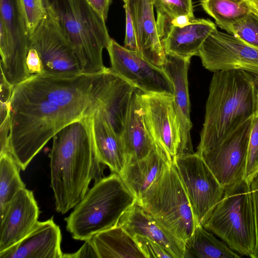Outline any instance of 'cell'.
<instances>
[{
    "mask_svg": "<svg viewBox=\"0 0 258 258\" xmlns=\"http://www.w3.org/2000/svg\"><path fill=\"white\" fill-rule=\"evenodd\" d=\"M91 116L68 124L53 137L49 154L51 186L56 210L62 214L82 200L93 179L102 178V163L95 146Z\"/></svg>",
    "mask_w": 258,
    "mask_h": 258,
    "instance_id": "7a4b0ae2",
    "label": "cell"
},
{
    "mask_svg": "<svg viewBox=\"0 0 258 258\" xmlns=\"http://www.w3.org/2000/svg\"><path fill=\"white\" fill-rule=\"evenodd\" d=\"M239 255L224 241L217 238L201 225L185 242L183 258H238Z\"/></svg>",
    "mask_w": 258,
    "mask_h": 258,
    "instance_id": "484cf974",
    "label": "cell"
},
{
    "mask_svg": "<svg viewBox=\"0 0 258 258\" xmlns=\"http://www.w3.org/2000/svg\"><path fill=\"white\" fill-rule=\"evenodd\" d=\"M251 10L258 14V1L249 0Z\"/></svg>",
    "mask_w": 258,
    "mask_h": 258,
    "instance_id": "ab89813d",
    "label": "cell"
},
{
    "mask_svg": "<svg viewBox=\"0 0 258 258\" xmlns=\"http://www.w3.org/2000/svg\"><path fill=\"white\" fill-rule=\"evenodd\" d=\"M123 7L125 14V34L124 47L130 50L138 53L136 32L132 18L127 6L124 5Z\"/></svg>",
    "mask_w": 258,
    "mask_h": 258,
    "instance_id": "836d02e7",
    "label": "cell"
},
{
    "mask_svg": "<svg viewBox=\"0 0 258 258\" xmlns=\"http://www.w3.org/2000/svg\"><path fill=\"white\" fill-rule=\"evenodd\" d=\"M201 5L217 25L229 34L233 25L251 11L249 0H201Z\"/></svg>",
    "mask_w": 258,
    "mask_h": 258,
    "instance_id": "4316f807",
    "label": "cell"
},
{
    "mask_svg": "<svg viewBox=\"0 0 258 258\" xmlns=\"http://www.w3.org/2000/svg\"><path fill=\"white\" fill-rule=\"evenodd\" d=\"M61 234L53 218L38 221L19 242L0 252V258H61Z\"/></svg>",
    "mask_w": 258,
    "mask_h": 258,
    "instance_id": "ac0fdd59",
    "label": "cell"
},
{
    "mask_svg": "<svg viewBox=\"0 0 258 258\" xmlns=\"http://www.w3.org/2000/svg\"><path fill=\"white\" fill-rule=\"evenodd\" d=\"M107 50L112 72L144 93L173 95L172 82L162 67L151 63L112 38Z\"/></svg>",
    "mask_w": 258,
    "mask_h": 258,
    "instance_id": "7c38bea8",
    "label": "cell"
},
{
    "mask_svg": "<svg viewBox=\"0 0 258 258\" xmlns=\"http://www.w3.org/2000/svg\"><path fill=\"white\" fill-rule=\"evenodd\" d=\"M44 7L73 49L82 74L106 71L102 51L111 40L104 19L86 0H42Z\"/></svg>",
    "mask_w": 258,
    "mask_h": 258,
    "instance_id": "277c9868",
    "label": "cell"
},
{
    "mask_svg": "<svg viewBox=\"0 0 258 258\" xmlns=\"http://www.w3.org/2000/svg\"><path fill=\"white\" fill-rule=\"evenodd\" d=\"M88 240L98 258H146L134 238L119 225L99 232Z\"/></svg>",
    "mask_w": 258,
    "mask_h": 258,
    "instance_id": "d4e9b609",
    "label": "cell"
},
{
    "mask_svg": "<svg viewBox=\"0 0 258 258\" xmlns=\"http://www.w3.org/2000/svg\"><path fill=\"white\" fill-rule=\"evenodd\" d=\"M20 167L10 153L0 155V214L2 217L17 194L25 188Z\"/></svg>",
    "mask_w": 258,
    "mask_h": 258,
    "instance_id": "83f0119b",
    "label": "cell"
},
{
    "mask_svg": "<svg viewBox=\"0 0 258 258\" xmlns=\"http://www.w3.org/2000/svg\"><path fill=\"white\" fill-rule=\"evenodd\" d=\"M29 37L19 0H0L1 72L14 86L28 79Z\"/></svg>",
    "mask_w": 258,
    "mask_h": 258,
    "instance_id": "ba28073f",
    "label": "cell"
},
{
    "mask_svg": "<svg viewBox=\"0 0 258 258\" xmlns=\"http://www.w3.org/2000/svg\"><path fill=\"white\" fill-rule=\"evenodd\" d=\"M192 20L187 16L181 15L173 20L171 25L177 27H183L189 24Z\"/></svg>",
    "mask_w": 258,
    "mask_h": 258,
    "instance_id": "f35d334b",
    "label": "cell"
},
{
    "mask_svg": "<svg viewBox=\"0 0 258 258\" xmlns=\"http://www.w3.org/2000/svg\"><path fill=\"white\" fill-rule=\"evenodd\" d=\"M251 117L222 142L206 152L198 153L224 187L243 180Z\"/></svg>",
    "mask_w": 258,
    "mask_h": 258,
    "instance_id": "4fadbf2b",
    "label": "cell"
},
{
    "mask_svg": "<svg viewBox=\"0 0 258 258\" xmlns=\"http://www.w3.org/2000/svg\"><path fill=\"white\" fill-rule=\"evenodd\" d=\"M198 225L203 226L222 200L225 187L197 152L176 155L172 161Z\"/></svg>",
    "mask_w": 258,
    "mask_h": 258,
    "instance_id": "9c48e42d",
    "label": "cell"
},
{
    "mask_svg": "<svg viewBox=\"0 0 258 258\" xmlns=\"http://www.w3.org/2000/svg\"><path fill=\"white\" fill-rule=\"evenodd\" d=\"M217 29L208 19H194L183 27L170 25L159 31L166 54L190 59L198 56L203 43Z\"/></svg>",
    "mask_w": 258,
    "mask_h": 258,
    "instance_id": "ffe728a7",
    "label": "cell"
},
{
    "mask_svg": "<svg viewBox=\"0 0 258 258\" xmlns=\"http://www.w3.org/2000/svg\"><path fill=\"white\" fill-rule=\"evenodd\" d=\"M46 12L29 39V47L35 48L41 59L43 74L62 78L80 75V64L73 49Z\"/></svg>",
    "mask_w": 258,
    "mask_h": 258,
    "instance_id": "5bb4252c",
    "label": "cell"
},
{
    "mask_svg": "<svg viewBox=\"0 0 258 258\" xmlns=\"http://www.w3.org/2000/svg\"><path fill=\"white\" fill-rule=\"evenodd\" d=\"M190 60V59L166 54L162 67L173 84L174 105L180 133V144L177 155L195 153L190 137L192 123L187 79Z\"/></svg>",
    "mask_w": 258,
    "mask_h": 258,
    "instance_id": "e0dca14e",
    "label": "cell"
},
{
    "mask_svg": "<svg viewBox=\"0 0 258 258\" xmlns=\"http://www.w3.org/2000/svg\"><path fill=\"white\" fill-rule=\"evenodd\" d=\"M231 34L258 49V14L251 10L246 17L233 25Z\"/></svg>",
    "mask_w": 258,
    "mask_h": 258,
    "instance_id": "4dcf8cb0",
    "label": "cell"
},
{
    "mask_svg": "<svg viewBox=\"0 0 258 258\" xmlns=\"http://www.w3.org/2000/svg\"><path fill=\"white\" fill-rule=\"evenodd\" d=\"M138 91L147 131L155 146L173 160L180 144L179 123L174 95Z\"/></svg>",
    "mask_w": 258,
    "mask_h": 258,
    "instance_id": "8fae6325",
    "label": "cell"
},
{
    "mask_svg": "<svg viewBox=\"0 0 258 258\" xmlns=\"http://www.w3.org/2000/svg\"><path fill=\"white\" fill-rule=\"evenodd\" d=\"M26 64L28 71L31 75H41L44 73L43 66L40 56L33 47H29Z\"/></svg>",
    "mask_w": 258,
    "mask_h": 258,
    "instance_id": "e575fe53",
    "label": "cell"
},
{
    "mask_svg": "<svg viewBox=\"0 0 258 258\" xmlns=\"http://www.w3.org/2000/svg\"><path fill=\"white\" fill-rule=\"evenodd\" d=\"M133 237L146 258H175L169 250L148 238L139 235Z\"/></svg>",
    "mask_w": 258,
    "mask_h": 258,
    "instance_id": "d6a6232c",
    "label": "cell"
},
{
    "mask_svg": "<svg viewBox=\"0 0 258 258\" xmlns=\"http://www.w3.org/2000/svg\"><path fill=\"white\" fill-rule=\"evenodd\" d=\"M197 153L222 142L256 111L255 76L243 71L213 72Z\"/></svg>",
    "mask_w": 258,
    "mask_h": 258,
    "instance_id": "3957f363",
    "label": "cell"
},
{
    "mask_svg": "<svg viewBox=\"0 0 258 258\" xmlns=\"http://www.w3.org/2000/svg\"><path fill=\"white\" fill-rule=\"evenodd\" d=\"M62 257L81 258V257H98L97 253L89 240L85 241L82 247L73 253L63 254Z\"/></svg>",
    "mask_w": 258,
    "mask_h": 258,
    "instance_id": "d590c367",
    "label": "cell"
},
{
    "mask_svg": "<svg viewBox=\"0 0 258 258\" xmlns=\"http://www.w3.org/2000/svg\"><path fill=\"white\" fill-rule=\"evenodd\" d=\"M137 88L112 72L99 112L112 130L121 138L133 94Z\"/></svg>",
    "mask_w": 258,
    "mask_h": 258,
    "instance_id": "7402d4cb",
    "label": "cell"
},
{
    "mask_svg": "<svg viewBox=\"0 0 258 258\" xmlns=\"http://www.w3.org/2000/svg\"><path fill=\"white\" fill-rule=\"evenodd\" d=\"M257 174H258V112L255 111L251 117V127L243 180L249 184Z\"/></svg>",
    "mask_w": 258,
    "mask_h": 258,
    "instance_id": "f546056e",
    "label": "cell"
},
{
    "mask_svg": "<svg viewBox=\"0 0 258 258\" xmlns=\"http://www.w3.org/2000/svg\"><path fill=\"white\" fill-rule=\"evenodd\" d=\"M172 161L165 153L155 146L146 157L127 163L119 175L138 200Z\"/></svg>",
    "mask_w": 258,
    "mask_h": 258,
    "instance_id": "44dd1931",
    "label": "cell"
},
{
    "mask_svg": "<svg viewBox=\"0 0 258 258\" xmlns=\"http://www.w3.org/2000/svg\"><path fill=\"white\" fill-rule=\"evenodd\" d=\"M136 197L120 175L113 173L95 182L65 219L67 229L76 240L85 241L118 224Z\"/></svg>",
    "mask_w": 258,
    "mask_h": 258,
    "instance_id": "5b68a950",
    "label": "cell"
},
{
    "mask_svg": "<svg viewBox=\"0 0 258 258\" xmlns=\"http://www.w3.org/2000/svg\"><path fill=\"white\" fill-rule=\"evenodd\" d=\"M137 201L148 213L184 242L198 225L173 162Z\"/></svg>",
    "mask_w": 258,
    "mask_h": 258,
    "instance_id": "52a82bcc",
    "label": "cell"
},
{
    "mask_svg": "<svg viewBox=\"0 0 258 258\" xmlns=\"http://www.w3.org/2000/svg\"><path fill=\"white\" fill-rule=\"evenodd\" d=\"M91 127L98 157L101 163L120 174L127 158L121 138L112 130L97 110L90 117Z\"/></svg>",
    "mask_w": 258,
    "mask_h": 258,
    "instance_id": "cb8c5ba5",
    "label": "cell"
},
{
    "mask_svg": "<svg viewBox=\"0 0 258 258\" xmlns=\"http://www.w3.org/2000/svg\"><path fill=\"white\" fill-rule=\"evenodd\" d=\"M106 21L112 0H86Z\"/></svg>",
    "mask_w": 258,
    "mask_h": 258,
    "instance_id": "8d00e7d4",
    "label": "cell"
},
{
    "mask_svg": "<svg viewBox=\"0 0 258 258\" xmlns=\"http://www.w3.org/2000/svg\"><path fill=\"white\" fill-rule=\"evenodd\" d=\"M39 209L32 191L24 188L1 217L0 252L14 246L34 227Z\"/></svg>",
    "mask_w": 258,
    "mask_h": 258,
    "instance_id": "9a60e30c",
    "label": "cell"
},
{
    "mask_svg": "<svg viewBox=\"0 0 258 258\" xmlns=\"http://www.w3.org/2000/svg\"><path fill=\"white\" fill-rule=\"evenodd\" d=\"M198 56L211 72L243 71L258 76V49L217 29L205 40Z\"/></svg>",
    "mask_w": 258,
    "mask_h": 258,
    "instance_id": "30bf717a",
    "label": "cell"
},
{
    "mask_svg": "<svg viewBox=\"0 0 258 258\" xmlns=\"http://www.w3.org/2000/svg\"><path fill=\"white\" fill-rule=\"evenodd\" d=\"M118 225L132 236L148 238L169 250L175 258H183L185 242L148 213L137 200L123 214Z\"/></svg>",
    "mask_w": 258,
    "mask_h": 258,
    "instance_id": "d6986e66",
    "label": "cell"
},
{
    "mask_svg": "<svg viewBox=\"0 0 258 258\" xmlns=\"http://www.w3.org/2000/svg\"><path fill=\"white\" fill-rule=\"evenodd\" d=\"M254 76L256 87V111L258 112V76Z\"/></svg>",
    "mask_w": 258,
    "mask_h": 258,
    "instance_id": "60d3db41",
    "label": "cell"
},
{
    "mask_svg": "<svg viewBox=\"0 0 258 258\" xmlns=\"http://www.w3.org/2000/svg\"><path fill=\"white\" fill-rule=\"evenodd\" d=\"M257 1H258V0H257Z\"/></svg>",
    "mask_w": 258,
    "mask_h": 258,
    "instance_id": "b9f144b4",
    "label": "cell"
},
{
    "mask_svg": "<svg viewBox=\"0 0 258 258\" xmlns=\"http://www.w3.org/2000/svg\"><path fill=\"white\" fill-rule=\"evenodd\" d=\"M250 184L251 189L253 192L255 199L256 212L257 232L258 238V174L255 176V177L253 178V179L251 182ZM256 258H258V250L257 252Z\"/></svg>",
    "mask_w": 258,
    "mask_h": 258,
    "instance_id": "74e56055",
    "label": "cell"
},
{
    "mask_svg": "<svg viewBox=\"0 0 258 258\" xmlns=\"http://www.w3.org/2000/svg\"><path fill=\"white\" fill-rule=\"evenodd\" d=\"M131 15L137 41L139 54L160 67L166 54L155 18L154 0H123Z\"/></svg>",
    "mask_w": 258,
    "mask_h": 258,
    "instance_id": "2e32d148",
    "label": "cell"
},
{
    "mask_svg": "<svg viewBox=\"0 0 258 258\" xmlns=\"http://www.w3.org/2000/svg\"><path fill=\"white\" fill-rule=\"evenodd\" d=\"M154 3L158 29L171 25L172 20L179 16L195 19L192 0H154Z\"/></svg>",
    "mask_w": 258,
    "mask_h": 258,
    "instance_id": "f1b7e54d",
    "label": "cell"
},
{
    "mask_svg": "<svg viewBox=\"0 0 258 258\" xmlns=\"http://www.w3.org/2000/svg\"><path fill=\"white\" fill-rule=\"evenodd\" d=\"M203 227L239 254L256 258V212L253 192L244 180L225 187Z\"/></svg>",
    "mask_w": 258,
    "mask_h": 258,
    "instance_id": "8992f818",
    "label": "cell"
},
{
    "mask_svg": "<svg viewBox=\"0 0 258 258\" xmlns=\"http://www.w3.org/2000/svg\"><path fill=\"white\" fill-rule=\"evenodd\" d=\"M29 39L46 14L42 0H19Z\"/></svg>",
    "mask_w": 258,
    "mask_h": 258,
    "instance_id": "1f68e13d",
    "label": "cell"
},
{
    "mask_svg": "<svg viewBox=\"0 0 258 258\" xmlns=\"http://www.w3.org/2000/svg\"><path fill=\"white\" fill-rule=\"evenodd\" d=\"M62 78L32 75L14 86L10 100V152L25 170L62 128L100 108L111 73Z\"/></svg>",
    "mask_w": 258,
    "mask_h": 258,
    "instance_id": "6da1fadb",
    "label": "cell"
},
{
    "mask_svg": "<svg viewBox=\"0 0 258 258\" xmlns=\"http://www.w3.org/2000/svg\"><path fill=\"white\" fill-rule=\"evenodd\" d=\"M121 139L126 163L146 157L155 147L145 124L138 89L132 98Z\"/></svg>",
    "mask_w": 258,
    "mask_h": 258,
    "instance_id": "603a6c76",
    "label": "cell"
}]
</instances>
